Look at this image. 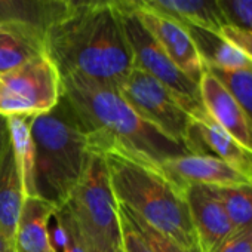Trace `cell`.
Returning a JSON list of instances; mask_svg holds the SVG:
<instances>
[{
    "label": "cell",
    "instance_id": "obj_26",
    "mask_svg": "<svg viewBox=\"0 0 252 252\" xmlns=\"http://www.w3.org/2000/svg\"><path fill=\"white\" fill-rule=\"evenodd\" d=\"M119 220L122 231V251L123 252H155L140 233L134 221L128 217L125 209L119 205Z\"/></svg>",
    "mask_w": 252,
    "mask_h": 252
},
{
    "label": "cell",
    "instance_id": "obj_9",
    "mask_svg": "<svg viewBox=\"0 0 252 252\" xmlns=\"http://www.w3.org/2000/svg\"><path fill=\"white\" fill-rule=\"evenodd\" d=\"M200 252H214L234 230L214 186L189 184L183 189Z\"/></svg>",
    "mask_w": 252,
    "mask_h": 252
},
{
    "label": "cell",
    "instance_id": "obj_15",
    "mask_svg": "<svg viewBox=\"0 0 252 252\" xmlns=\"http://www.w3.org/2000/svg\"><path fill=\"white\" fill-rule=\"evenodd\" d=\"M43 54V32L20 23H0V76Z\"/></svg>",
    "mask_w": 252,
    "mask_h": 252
},
{
    "label": "cell",
    "instance_id": "obj_6",
    "mask_svg": "<svg viewBox=\"0 0 252 252\" xmlns=\"http://www.w3.org/2000/svg\"><path fill=\"white\" fill-rule=\"evenodd\" d=\"M117 91L146 122L189 150L193 116L171 89L150 74L132 68Z\"/></svg>",
    "mask_w": 252,
    "mask_h": 252
},
{
    "label": "cell",
    "instance_id": "obj_2",
    "mask_svg": "<svg viewBox=\"0 0 252 252\" xmlns=\"http://www.w3.org/2000/svg\"><path fill=\"white\" fill-rule=\"evenodd\" d=\"M45 45L61 76L79 74L117 89L134 68L120 12L111 5L61 14L46 29Z\"/></svg>",
    "mask_w": 252,
    "mask_h": 252
},
{
    "label": "cell",
    "instance_id": "obj_1",
    "mask_svg": "<svg viewBox=\"0 0 252 252\" xmlns=\"http://www.w3.org/2000/svg\"><path fill=\"white\" fill-rule=\"evenodd\" d=\"M61 80V96L86 131L89 150L120 153L159 168L165 160L190 155L183 144L146 122L116 88L79 74H64Z\"/></svg>",
    "mask_w": 252,
    "mask_h": 252
},
{
    "label": "cell",
    "instance_id": "obj_27",
    "mask_svg": "<svg viewBox=\"0 0 252 252\" xmlns=\"http://www.w3.org/2000/svg\"><path fill=\"white\" fill-rule=\"evenodd\" d=\"M214 252H252V225L234 228Z\"/></svg>",
    "mask_w": 252,
    "mask_h": 252
},
{
    "label": "cell",
    "instance_id": "obj_35",
    "mask_svg": "<svg viewBox=\"0 0 252 252\" xmlns=\"http://www.w3.org/2000/svg\"><path fill=\"white\" fill-rule=\"evenodd\" d=\"M0 95H2V82H0Z\"/></svg>",
    "mask_w": 252,
    "mask_h": 252
},
{
    "label": "cell",
    "instance_id": "obj_19",
    "mask_svg": "<svg viewBox=\"0 0 252 252\" xmlns=\"http://www.w3.org/2000/svg\"><path fill=\"white\" fill-rule=\"evenodd\" d=\"M34 114L8 116L11 146L21 177L26 197L37 196L34 186V146L32 138V120Z\"/></svg>",
    "mask_w": 252,
    "mask_h": 252
},
{
    "label": "cell",
    "instance_id": "obj_10",
    "mask_svg": "<svg viewBox=\"0 0 252 252\" xmlns=\"http://www.w3.org/2000/svg\"><path fill=\"white\" fill-rule=\"evenodd\" d=\"M143 26L158 40L172 63L191 80L200 82L206 67L186 29V26L171 17L159 14L150 8L135 12Z\"/></svg>",
    "mask_w": 252,
    "mask_h": 252
},
{
    "label": "cell",
    "instance_id": "obj_4",
    "mask_svg": "<svg viewBox=\"0 0 252 252\" xmlns=\"http://www.w3.org/2000/svg\"><path fill=\"white\" fill-rule=\"evenodd\" d=\"M32 138L36 194L61 208L88 165L86 131L61 96L51 111L33 116Z\"/></svg>",
    "mask_w": 252,
    "mask_h": 252
},
{
    "label": "cell",
    "instance_id": "obj_28",
    "mask_svg": "<svg viewBox=\"0 0 252 252\" xmlns=\"http://www.w3.org/2000/svg\"><path fill=\"white\" fill-rule=\"evenodd\" d=\"M220 33L230 40L233 45H236L239 49H242L251 60H252V33L231 27V26H225L220 30Z\"/></svg>",
    "mask_w": 252,
    "mask_h": 252
},
{
    "label": "cell",
    "instance_id": "obj_13",
    "mask_svg": "<svg viewBox=\"0 0 252 252\" xmlns=\"http://www.w3.org/2000/svg\"><path fill=\"white\" fill-rule=\"evenodd\" d=\"M163 172L180 187L205 184L214 187L252 183V178L211 155H184L162 163Z\"/></svg>",
    "mask_w": 252,
    "mask_h": 252
},
{
    "label": "cell",
    "instance_id": "obj_33",
    "mask_svg": "<svg viewBox=\"0 0 252 252\" xmlns=\"http://www.w3.org/2000/svg\"><path fill=\"white\" fill-rule=\"evenodd\" d=\"M0 252H15V249L6 242V239L0 233Z\"/></svg>",
    "mask_w": 252,
    "mask_h": 252
},
{
    "label": "cell",
    "instance_id": "obj_7",
    "mask_svg": "<svg viewBox=\"0 0 252 252\" xmlns=\"http://www.w3.org/2000/svg\"><path fill=\"white\" fill-rule=\"evenodd\" d=\"M0 114H42L61 99L63 80L57 65L43 54L0 76Z\"/></svg>",
    "mask_w": 252,
    "mask_h": 252
},
{
    "label": "cell",
    "instance_id": "obj_25",
    "mask_svg": "<svg viewBox=\"0 0 252 252\" xmlns=\"http://www.w3.org/2000/svg\"><path fill=\"white\" fill-rule=\"evenodd\" d=\"M119 205L125 209V212L128 214V217L134 221V224L137 225V228L140 230V233L144 236V239L153 248L155 252H199V251H190V249H186V248L180 246L178 243H175L169 237L163 236L162 233H159L158 230L150 227L147 222H144L140 217H137L134 212H131L126 206H123L122 203H119Z\"/></svg>",
    "mask_w": 252,
    "mask_h": 252
},
{
    "label": "cell",
    "instance_id": "obj_5",
    "mask_svg": "<svg viewBox=\"0 0 252 252\" xmlns=\"http://www.w3.org/2000/svg\"><path fill=\"white\" fill-rule=\"evenodd\" d=\"M64 206L88 243L101 248H122L119 203L102 153L89 150L85 172Z\"/></svg>",
    "mask_w": 252,
    "mask_h": 252
},
{
    "label": "cell",
    "instance_id": "obj_16",
    "mask_svg": "<svg viewBox=\"0 0 252 252\" xmlns=\"http://www.w3.org/2000/svg\"><path fill=\"white\" fill-rule=\"evenodd\" d=\"M24 199L21 177L9 143L0 160V233L12 248Z\"/></svg>",
    "mask_w": 252,
    "mask_h": 252
},
{
    "label": "cell",
    "instance_id": "obj_23",
    "mask_svg": "<svg viewBox=\"0 0 252 252\" xmlns=\"http://www.w3.org/2000/svg\"><path fill=\"white\" fill-rule=\"evenodd\" d=\"M206 70L225 86L252 125V68L221 70L206 67Z\"/></svg>",
    "mask_w": 252,
    "mask_h": 252
},
{
    "label": "cell",
    "instance_id": "obj_8",
    "mask_svg": "<svg viewBox=\"0 0 252 252\" xmlns=\"http://www.w3.org/2000/svg\"><path fill=\"white\" fill-rule=\"evenodd\" d=\"M123 32L134 58V68H138L168 89H171L187 107L193 117L206 113L200 99L199 83L186 76L166 55L152 33L143 26L135 12H120Z\"/></svg>",
    "mask_w": 252,
    "mask_h": 252
},
{
    "label": "cell",
    "instance_id": "obj_21",
    "mask_svg": "<svg viewBox=\"0 0 252 252\" xmlns=\"http://www.w3.org/2000/svg\"><path fill=\"white\" fill-rule=\"evenodd\" d=\"M233 228L252 225V183L215 187Z\"/></svg>",
    "mask_w": 252,
    "mask_h": 252
},
{
    "label": "cell",
    "instance_id": "obj_32",
    "mask_svg": "<svg viewBox=\"0 0 252 252\" xmlns=\"http://www.w3.org/2000/svg\"><path fill=\"white\" fill-rule=\"evenodd\" d=\"M88 252H123V251L122 248H101V246L88 243Z\"/></svg>",
    "mask_w": 252,
    "mask_h": 252
},
{
    "label": "cell",
    "instance_id": "obj_31",
    "mask_svg": "<svg viewBox=\"0 0 252 252\" xmlns=\"http://www.w3.org/2000/svg\"><path fill=\"white\" fill-rule=\"evenodd\" d=\"M11 143V135H9V125H8V117L0 114V160L6 150V147Z\"/></svg>",
    "mask_w": 252,
    "mask_h": 252
},
{
    "label": "cell",
    "instance_id": "obj_29",
    "mask_svg": "<svg viewBox=\"0 0 252 252\" xmlns=\"http://www.w3.org/2000/svg\"><path fill=\"white\" fill-rule=\"evenodd\" d=\"M107 2L119 12H137L143 8H147L152 0H107Z\"/></svg>",
    "mask_w": 252,
    "mask_h": 252
},
{
    "label": "cell",
    "instance_id": "obj_20",
    "mask_svg": "<svg viewBox=\"0 0 252 252\" xmlns=\"http://www.w3.org/2000/svg\"><path fill=\"white\" fill-rule=\"evenodd\" d=\"M61 14L48 0H0V23H20L43 33Z\"/></svg>",
    "mask_w": 252,
    "mask_h": 252
},
{
    "label": "cell",
    "instance_id": "obj_11",
    "mask_svg": "<svg viewBox=\"0 0 252 252\" xmlns=\"http://www.w3.org/2000/svg\"><path fill=\"white\" fill-rule=\"evenodd\" d=\"M190 155H211L252 178V152L236 141L206 113L193 117L189 138Z\"/></svg>",
    "mask_w": 252,
    "mask_h": 252
},
{
    "label": "cell",
    "instance_id": "obj_3",
    "mask_svg": "<svg viewBox=\"0 0 252 252\" xmlns=\"http://www.w3.org/2000/svg\"><path fill=\"white\" fill-rule=\"evenodd\" d=\"M102 155L117 203L126 206L180 246L199 251L184 191L162 168L137 162L114 152Z\"/></svg>",
    "mask_w": 252,
    "mask_h": 252
},
{
    "label": "cell",
    "instance_id": "obj_17",
    "mask_svg": "<svg viewBox=\"0 0 252 252\" xmlns=\"http://www.w3.org/2000/svg\"><path fill=\"white\" fill-rule=\"evenodd\" d=\"M205 67L221 70L252 68V60L220 32L196 24H184Z\"/></svg>",
    "mask_w": 252,
    "mask_h": 252
},
{
    "label": "cell",
    "instance_id": "obj_30",
    "mask_svg": "<svg viewBox=\"0 0 252 252\" xmlns=\"http://www.w3.org/2000/svg\"><path fill=\"white\" fill-rule=\"evenodd\" d=\"M98 5H108V2H107V0H63V9H64V12H71V11H77V9L92 8V6H98Z\"/></svg>",
    "mask_w": 252,
    "mask_h": 252
},
{
    "label": "cell",
    "instance_id": "obj_12",
    "mask_svg": "<svg viewBox=\"0 0 252 252\" xmlns=\"http://www.w3.org/2000/svg\"><path fill=\"white\" fill-rule=\"evenodd\" d=\"M199 89L206 114L236 141L252 152V125L225 86L211 71L205 70Z\"/></svg>",
    "mask_w": 252,
    "mask_h": 252
},
{
    "label": "cell",
    "instance_id": "obj_18",
    "mask_svg": "<svg viewBox=\"0 0 252 252\" xmlns=\"http://www.w3.org/2000/svg\"><path fill=\"white\" fill-rule=\"evenodd\" d=\"M147 8L183 24H196L217 32L227 26L218 0H152Z\"/></svg>",
    "mask_w": 252,
    "mask_h": 252
},
{
    "label": "cell",
    "instance_id": "obj_24",
    "mask_svg": "<svg viewBox=\"0 0 252 252\" xmlns=\"http://www.w3.org/2000/svg\"><path fill=\"white\" fill-rule=\"evenodd\" d=\"M227 26L252 33V0H218Z\"/></svg>",
    "mask_w": 252,
    "mask_h": 252
},
{
    "label": "cell",
    "instance_id": "obj_34",
    "mask_svg": "<svg viewBox=\"0 0 252 252\" xmlns=\"http://www.w3.org/2000/svg\"><path fill=\"white\" fill-rule=\"evenodd\" d=\"M49 3H52L54 6H57V8H60L63 12H64V9H63V0H48Z\"/></svg>",
    "mask_w": 252,
    "mask_h": 252
},
{
    "label": "cell",
    "instance_id": "obj_22",
    "mask_svg": "<svg viewBox=\"0 0 252 252\" xmlns=\"http://www.w3.org/2000/svg\"><path fill=\"white\" fill-rule=\"evenodd\" d=\"M51 240L57 252H88V243L65 206L57 208L49 222Z\"/></svg>",
    "mask_w": 252,
    "mask_h": 252
},
{
    "label": "cell",
    "instance_id": "obj_14",
    "mask_svg": "<svg viewBox=\"0 0 252 252\" xmlns=\"http://www.w3.org/2000/svg\"><path fill=\"white\" fill-rule=\"evenodd\" d=\"M55 209L57 206L42 197L24 199L14 240L15 252H57L49 233Z\"/></svg>",
    "mask_w": 252,
    "mask_h": 252
}]
</instances>
